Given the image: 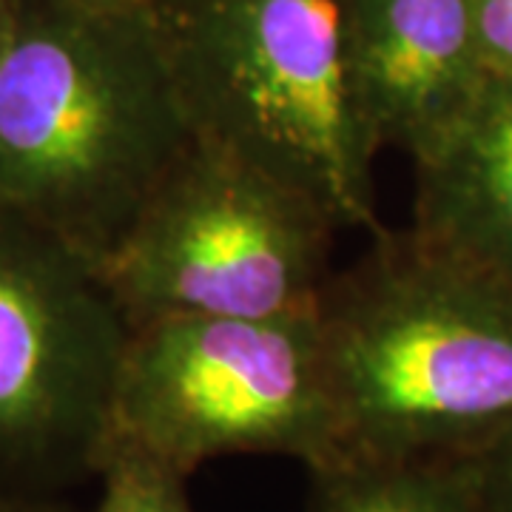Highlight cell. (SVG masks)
<instances>
[{"instance_id":"6da1fadb","label":"cell","mask_w":512,"mask_h":512,"mask_svg":"<svg viewBox=\"0 0 512 512\" xmlns=\"http://www.w3.org/2000/svg\"><path fill=\"white\" fill-rule=\"evenodd\" d=\"M194 143L146 9L18 0L0 55V202L100 268Z\"/></svg>"},{"instance_id":"7a4b0ae2","label":"cell","mask_w":512,"mask_h":512,"mask_svg":"<svg viewBox=\"0 0 512 512\" xmlns=\"http://www.w3.org/2000/svg\"><path fill=\"white\" fill-rule=\"evenodd\" d=\"M313 316L339 453L473 456L512 424V288L413 231H376Z\"/></svg>"},{"instance_id":"3957f363","label":"cell","mask_w":512,"mask_h":512,"mask_svg":"<svg viewBox=\"0 0 512 512\" xmlns=\"http://www.w3.org/2000/svg\"><path fill=\"white\" fill-rule=\"evenodd\" d=\"M191 137L291 185L339 228L382 231L342 0H151Z\"/></svg>"},{"instance_id":"277c9868","label":"cell","mask_w":512,"mask_h":512,"mask_svg":"<svg viewBox=\"0 0 512 512\" xmlns=\"http://www.w3.org/2000/svg\"><path fill=\"white\" fill-rule=\"evenodd\" d=\"M191 478L222 456H339V419L316 316H177L128 328L103 458ZM100 473V470H97Z\"/></svg>"},{"instance_id":"5b68a950","label":"cell","mask_w":512,"mask_h":512,"mask_svg":"<svg viewBox=\"0 0 512 512\" xmlns=\"http://www.w3.org/2000/svg\"><path fill=\"white\" fill-rule=\"evenodd\" d=\"M339 225L291 185L191 143L97 268L128 328L311 313Z\"/></svg>"},{"instance_id":"8992f818","label":"cell","mask_w":512,"mask_h":512,"mask_svg":"<svg viewBox=\"0 0 512 512\" xmlns=\"http://www.w3.org/2000/svg\"><path fill=\"white\" fill-rule=\"evenodd\" d=\"M128 325L92 262L0 202V481L97 478Z\"/></svg>"},{"instance_id":"52a82bcc","label":"cell","mask_w":512,"mask_h":512,"mask_svg":"<svg viewBox=\"0 0 512 512\" xmlns=\"http://www.w3.org/2000/svg\"><path fill=\"white\" fill-rule=\"evenodd\" d=\"M353 97L376 151L419 163L470 111L487 72L470 0H342Z\"/></svg>"},{"instance_id":"ba28073f","label":"cell","mask_w":512,"mask_h":512,"mask_svg":"<svg viewBox=\"0 0 512 512\" xmlns=\"http://www.w3.org/2000/svg\"><path fill=\"white\" fill-rule=\"evenodd\" d=\"M413 234L512 288V83L490 77L470 111L416 163Z\"/></svg>"},{"instance_id":"9c48e42d","label":"cell","mask_w":512,"mask_h":512,"mask_svg":"<svg viewBox=\"0 0 512 512\" xmlns=\"http://www.w3.org/2000/svg\"><path fill=\"white\" fill-rule=\"evenodd\" d=\"M305 512H493L470 458L339 453L308 470Z\"/></svg>"},{"instance_id":"30bf717a","label":"cell","mask_w":512,"mask_h":512,"mask_svg":"<svg viewBox=\"0 0 512 512\" xmlns=\"http://www.w3.org/2000/svg\"><path fill=\"white\" fill-rule=\"evenodd\" d=\"M100 493L92 512H194L185 478L140 458L109 456L100 464Z\"/></svg>"},{"instance_id":"8fae6325","label":"cell","mask_w":512,"mask_h":512,"mask_svg":"<svg viewBox=\"0 0 512 512\" xmlns=\"http://www.w3.org/2000/svg\"><path fill=\"white\" fill-rule=\"evenodd\" d=\"M470 15L487 77L512 83V0H470Z\"/></svg>"},{"instance_id":"7c38bea8","label":"cell","mask_w":512,"mask_h":512,"mask_svg":"<svg viewBox=\"0 0 512 512\" xmlns=\"http://www.w3.org/2000/svg\"><path fill=\"white\" fill-rule=\"evenodd\" d=\"M467 458L490 510L512 512V424Z\"/></svg>"},{"instance_id":"4fadbf2b","label":"cell","mask_w":512,"mask_h":512,"mask_svg":"<svg viewBox=\"0 0 512 512\" xmlns=\"http://www.w3.org/2000/svg\"><path fill=\"white\" fill-rule=\"evenodd\" d=\"M0 512H80L69 495L20 490L0 481Z\"/></svg>"},{"instance_id":"5bb4252c","label":"cell","mask_w":512,"mask_h":512,"mask_svg":"<svg viewBox=\"0 0 512 512\" xmlns=\"http://www.w3.org/2000/svg\"><path fill=\"white\" fill-rule=\"evenodd\" d=\"M89 12H140L151 0H63Z\"/></svg>"},{"instance_id":"9a60e30c","label":"cell","mask_w":512,"mask_h":512,"mask_svg":"<svg viewBox=\"0 0 512 512\" xmlns=\"http://www.w3.org/2000/svg\"><path fill=\"white\" fill-rule=\"evenodd\" d=\"M15 12H18V0H0V55L6 49V40L15 23Z\"/></svg>"}]
</instances>
